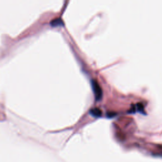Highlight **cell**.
Listing matches in <instances>:
<instances>
[{"instance_id":"277c9868","label":"cell","mask_w":162,"mask_h":162,"mask_svg":"<svg viewBox=\"0 0 162 162\" xmlns=\"http://www.w3.org/2000/svg\"><path fill=\"white\" fill-rule=\"evenodd\" d=\"M137 110L139 112H140L141 113L143 112V111H144V107H143V105H142V104H141V103L137 104Z\"/></svg>"},{"instance_id":"7a4b0ae2","label":"cell","mask_w":162,"mask_h":162,"mask_svg":"<svg viewBox=\"0 0 162 162\" xmlns=\"http://www.w3.org/2000/svg\"><path fill=\"white\" fill-rule=\"evenodd\" d=\"M90 113L92 116H93L94 117H99L101 115L102 112L99 108H94L93 109H92L90 111Z\"/></svg>"},{"instance_id":"6da1fadb","label":"cell","mask_w":162,"mask_h":162,"mask_svg":"<svg viewBox=\"0 0 162 162\" xmlns=\"http://www.w3.org/2000/svg\"><path fill=\"white\" fill-rule=\"evenodd\" d=\"M92 88L94 92V94L96 100L100 101L102 98L103 92H102V89L101 88L100 86L99 85V84H98L97 81L96 80L92 81Z\"/></svg>"},{"instance_id":"3957f363","label":"cell","mask_w":162,"mask_h":162,"mask_svg":"<svg viewBox=\"0 0 162 162\" xmlns=\"http://www.w3.org/2000/svg\"><path fill=\"white\" fill-rule=\"evenodd\" d=\"M58 23L60 24H61V23H62V20L61 19H56V20H54L53 22H52L51 23V25L53 26H60L58 24Z\"/></svg>"}]
</instances>
